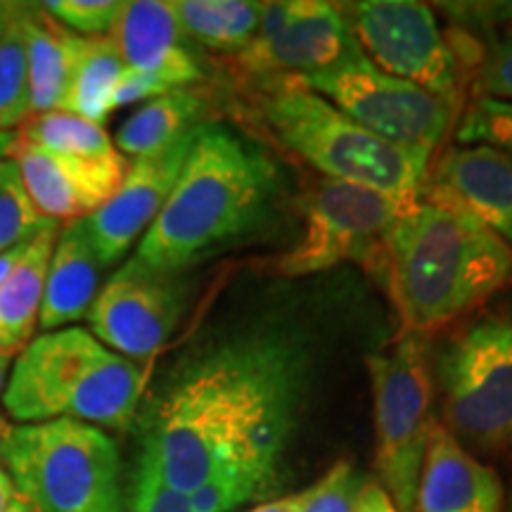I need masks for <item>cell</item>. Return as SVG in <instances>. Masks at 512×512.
<instances>
[{
	"instance_id": "1",
	"label": "cell",
	"mask_w": 512,
	"mask_h": 512,
	"mask_svg": "<svg viewBox=\"0 0 512 512\" xmlns=\"http://www.w3.org/2000/svg\"><path fill=\"white\" fill-rule=\"evenodd\" d=\"M306 358L299 339L273 330L226 339L190 358L152 406L140 458L183 494L228 475L256 498L268 496L278 482Z\"/></svg>"
},
{
	"instance_id": "2",
	"label": "cell",
	"mask_w": 512,
	"mask_h": 512,
	"mask_svg": "<svg viewBox=\"0 0 512 512\" xmlns=\"http://www.w3.org/2000/svg\"><path fill=\"white\" fill-rule=\"evenodd\" d=\"M382 264L403 328L413 335L444 328L512 285V249L430 183L396 216Z\"/></svg>"
},
{
	"instance_id": "3",
	"label": "cell",
	"mask_w": 512,
	"mask_h": 512,
	"mask_svg": "<svg viewBox=\"0 0 512 512\" xmlns=\"http://www.w3.org/2000/svg\"><path fill=\"white\" fill-rule=\"evenodd\" d=\"M278 188V166L264 147L221 124H200L136 259L157 271L183 273L264 226Z\"/></svg>"
},
{
	"instance_id": "4",
	"label": "cell",
	"mask_w": 512,
	"mask_h": 512,
	"mask_svg": "<svg viewBox=\"0 0 512 512\" xmlns=\"http://www.w3.org/2000/svg\"><path fill=\"white\" fill-rule=\"evenodd\" d=\"M147 373L131 358L107 349L93 332H43L19 351L3 406L24 425L79 420L128 430L136 420Z\"/></svg>"
},
{
	"instance_id": "5",
	"label": "cell",
	"mask_w": 512,
	"mask_h": 512,
	"mask_svg": "<svg viewBox=\"0 0 512 512\" xmlns=\"http://www.w3.org/2000/svg\"><path fill=\"white\" fill-rule=\"evenodd\" d=\"M261 114L273 136L325 178L380 192L401 207L425 188L430 152L375 136L294 76L261 100Z\"/></svg>"
},
{
	"instance_id": "6",
	"label": "cell",
	"mask_w": 512,
	"mask_h": 512,
	"mask_svg": "<svg viewBox=\"0 0 512 512\" xmlns=\"http://www.w3.org/2000/svg\"><path fill=\"white\" fill-rule=\"evenodd\" d=\"M0 460L41 512H126L121 460L114 439L79 420L10 427Z\"/></svg>"
},
{
	"instance_id": "7",
	"label": "cell",
	"mask_w": 512,
	"mask_h": 512,
	"mask_svg": "<svg viewBox=\"0 0 512 512\" xmlns=\"http://www.w3.org/2000/svg\"><path fill=\"white\" fill-rule=\"evenodd\" d=\"M375 399V467L396 508L413 512L432 420V375L422 335L403 332L368 356Z\"/></svg>"
},
{
	"instance_id": "8",
	"label": "cell",
	"mask_w": 512,
	"mask_h": 512,
	"mask_svg": "<svg viewBox=\"0 0 512 512\" xmlns=\"http://www.w3.org/2000/svg\"><path fill=\"white\" fill-rule=\"evenodd\" d=\"M446 430L486 451L512 446V313L486 316L439 349Z\"/></svg>"
},
{
	"instance_id": "9",
	"label": "cell",
	"mask_w": 512,
	"mask_h": 512,
	"mask_svg": "<svg viewBox=\"0 0 512 512\" xmlns=\"http://www.w3.org/2000/svg\"><path fill=\"white\" fill-rule=\"evenodd\" d=\"M294 79L375 136L430 155L458 114L439 95L377 69L358 46L323 72Z\"/></svg>"
},
{
	"instance_id": "10",
	"label": "cell",
	"mask_w": 512,
	"mask_h": 512,
	"mask_svg": "<svg viewBox=\"0 0 512 512\" xmlns=\"http://www.w3.org/2000/svg\"><path fill=\"white\" fill-rule=\"evenodd\" d=\"M339 8L356 46L377 69L458 107L460 60L427 5L413 0H361Z\"/></svg>"
},
{
	"instance_id": "11",
	"label": "cell",
	"mask_w": 512,
	"mask_h": 512,
	"mask_svg": "<svg viewBox=\"0 0 512 512\" xmlns=\"http://www.w3.org/2000/svg\"><path fill=\"white\" fill-rule=\"evenodd\" d=\"M403 207L380 192L323 178L304 209V233L280 256L275 271L302 278L347 261L370 264L384 254L389 230Z\"/></svg>"
},
{
	"instance_id": "12",
	"label": "cell",
	"mask_w": 512,
	"mask_h": 512,
	"mask_svg": "<svg viewBox=\"0 0 512 512\" xmlns=\"http://www.w3.org/2000/svg\"><path fill=\"white\" fill-rule=\"evenodd\" d=\"M188 302L183 273L157 271L136 256L102 285L88 311L93 335L126 358H147L174 335Z\"/></svg>"
},
{
	"instance_id": "13",
	"label": "cell",
	"mask_w": 512,
	"mask_h": 512,
	"mask_svg": "<svg viewBox=\"0 0 512 512\" xmlns=\"http://www.w3.org/2000/svg\"><path fill=\"white\" fill-rule=\"evenodd\" d=\"M356 48L342 8L323 0L261 3L259 29L238 53V64L252 74L323 72Z\"/></svg>"
},
{
	"instance_id": "14",
	"label": "cell",
	"mask_w": 512,
	"mask_h": 512,
	"mask_svg": "<svg viewBox=\"0 0 512 512\" xmlns=\"http://www.w3.org/2000/svg\"><path fill=\"white\" fill-rule=\"evenodd\" d=\"M195 131L155 155L133 159L117 192L88 216V233L102 266L107 268L124 259L128 249L143 238L157 219L178 181Z\"/></svg>"
},
{
	"instance_id": "15",
	"label": "cell",
	"mask_w": 512,
	"mask_h": 512,
	"mask_svg": "<svg viewBox=\"0 0 512 512\" xmlns=\"http://www.w3.org/2000/svg\"><path fill=\"white\" fill-rule=\"evenodd\" d=\"M24 190L38 214L60 223H74L95 214L117 192L126 176L124 155L114 159L64 157L41 147L19 143L12 157Z\"/></svg>"
},
{
	"instance_id": "16",
	"label": "cell",
	"mask_w": 512,
	"mask_h": 512,
	"mask_svg": "<svg viewBox=\"0 0 512 512\" xmlns=\"http://www.w3.org/2000/svg\"><path fill=\"white\" fill-rule=\"evenodd\" d=\"M126 69L155 76L171 91L202 79V69L188 48V36L174 12V3L131 0L110 31Z\"/></svg>"
},
{
	"instance_id": "17",
	"label": "cell",
	"mask_w": 512,
	"mask_h": 512,
	"mask_svg": "<svg viewBox=\"0 0 512 512\" xmlns=\"http://www.w3.org/2000/svg\"><path fill=\"white\" fill-rule=\"evenodd\" d=\"M503 484L460 441L434 422L413 512H501Z\"/></svg>"
},
{
	"instance_id": "18",
	"label": "cell",
	"mask_w": 512,
	"mask_h": 512,
	"mask_svg": "<svg viewBox=\"0 0 512 512\" xmlns=\"http://www.w3.org/2000/svg\"><path fill=\"white\" fill-rule=\"evenodd\" d=\"M430 185L446 192L512 249V157L486 145L451 147Z\"/></svg>"
},
{
	"instance_id": "19",
	"label": "cell",
	"mask_w": 512,
	"mask_h": 512,
	"mask_svg": "<svg viewBox=\"0 0 512 512\" xmlns=\"http://www.w3.org/2000/svg\"><path fill=\"white\" fill-rule=\"evenodd\" d=\"M102 268L86 219L67 223L50 254L38 328L50 332L86 318L100 292Z\"/></svg>"
},
{
	"instance_id": "20",
	"label": "cell",
	"mask_w": 512,
	"mask_h": 512,
	"mask_svg": "<svg viewBox=\"0 0 512 512\" xmlns=\"http://www.w3.org/2000/svg\"><path fill=\"white\" fill-rule=\"evenodd\" d=\"M19 29L27 55L31 117L62 110L72 76L76 34L64 29L43 3H24Z\"/></svg>"
},
{
	"instance_id": "21",
	"label": "cell",
	"mask_w": 512,
	"mask_h": 512,
	"mask_svg": "<svg viewBox=\"0 0 512 512\" xmlns=\"http://www.w3.org/2000/svg\"><path fill=\"white\" fill-rule=\"evenodd\" d=\"M57 233L60 228L53 226L36 235L8 280L0 285V349L15 356L34 339Z\"/></svg>"
},
{
	"instance_id": "22",
	"label": "cell",
	"mask_w": 512,
	"mask_h": 512,
	"mask_svg": "<svg viewBox=\"0 0 512 512\" xmlns=\"http://www.w3.org/2000/svg\"><path fill=\"white\" fill-rule=\"evenodd\" d=\"M204 100L190 88H176L159 98L143 102L128 117L114 138L119 152L128 157L155 155L200 126Z\"/></svg>"
},
{
	"instance_id": "23",
	"label": "cell",
	"mask_w": 512,
	"mask_h": 512,
	"mask_svg": "<svg viewBox=\"0 0 512 512\" xmlns=\"http://www.w3.org/2000/svg\"><path fill=\"white\" fill-rule=\"evenodd\" d=\"M126 72L110 36H76L72 76L62 110L102 126L112 112L114 88Z\"/></svg>"
},
{
	"instance_id": "24",
	"label": "cell",
	"mask_w": 512,
	"mask_h": 512,
	"mask_svg": "<svg viewBox=\"0 0 512 512\" xmlns=\"http://www.w3.org/2000/svg\"><path fill=\"white\" fill-rule=\"evenodd\" d=\"M174 12L188 41L219 53H242L259 29L261 3L249 0H178Z\"/></svg>"
},
{
	"instance_id": "25",
	"label": "cell",
	"mask_w": 512,
	"mask_h": 512,
	"mask_svg": "<svg viewBox=\"0 0 512 512\" xmlns=\"http://www.w3.org/2000/svg\"><path fill=\"white\" fill-rule=\"evenodd\" d=\"M17 138L19 143L41 147V150L64 157L102 162V159L121 155L105 128L64 110L36 114L24 124L22 131H17Z\"/></svg>"
},
{
	"instance_id": "26",
	"label": "cell",
	"mask_w": 512,
	"mask_h": 512,
	"mask_svg": "<svg viewBox=\"0 0 512 512\" xmlns=\"http://www.w3.org/2000/svg\"><path fill=\"white\" fill-rule=\"evenodd\" d=\"M19 15L0 36V131H15L31 119L27 55Z\"/></svg>"
},
{
	"instance_id": "27",
	"label": "cell",
	"mask_w": 512,
	"mask_h": 512,
	"mask_svg": "<svg viewBox=\"0 0 512 512\" xmlns=\"http://www.w3.org/2000/svg\"><path fill=\"white\" fill-rule=\"evenodd\" d=\"M53 226L57 223L38 214L31 204L15 159H5L0 164V254Z\"/></svg>"
},
{
	"instance_id": "28",
	"label": "cell",
	"mask_w": 512,
	"mask_h": 512,
	"mask_svg": "<svg viewBox=\"0 0 512 512\" xmlns=\"http://www.w3.org/2000/svg\"><path fill=\"white\" fill-rule=\"evenodd\" d=\"M456 138L465 145H486L512 157V102L477 98L460 117Z\"/></svg>"
},
{
	"instance_id": "29",
	"label": "cell",
	"mask_w": 512,
	"mask_h": 512,
	"mask_svg": "<svg viewBox=\"0 0 512 512\" xmlns=\"http://www.w3.org/2000/svg\"><path fill=\"white\" fill-rule=\"evenodd\" d=\"M50 15L76 36H110L124 3L117 0H48L43 3Z\"/></svg>"
},
{
	"instance_id": "30",
	"label": "cell",
	"mask_w": 512,
	"mask_h": 512,
	"mask_svg": "<svg viewBox=\"0 0 512 512\" xmlns=\"http://www.w3.org/2000/svg\"><path fill=\"white\" fill-rule=\"evenodd\" d=\"M131 512H195L190 496L171 486L147 460H138L133 477Z\"/></svg>"
},
{
	"instance_id": "31",
	"label": "cell",
	"mask_w": 512,
	"mask_h": 512,
	"mask_svg": "<svg viewBox=\"0 0 512 512\" xmlns=\"http://www.w3.org/2000/svg\"><path fill=\"white\" fill-rule=\"evenodd\" d=\"M361 484L356 467L342 460L323 479L311 484V496L302 512H354Z\"/></svg>"
},
{
	"instance_id": "32",
	"label": "cell",
	"mask_w": 512,
	"mask_h": 512,
	"mask_svg": "<svg viewBox=\"0 0 512 512\" xmlns=\"http://www.w3.org/2000/svg\"><path fill=\"white\" fill-rule=\"evenodd\" d=\"M479 98H494L512 102V36L498 38L486 50L477 72Z\"/></svg>"
},
{
	"instance_id": "33",
	"label": "cell",
	"mask_w": 512,
	"mask_h": 512,
	"mask_svg": "<svg viewBox=\"0 0 512 512\" xmlns=\"http://www.w3.org/2000/svg\"><path fill=\"white\" fill-rule=\"evenodd\" d=\"M171 88L164 86L162 81L155 79V76L136 72V69H126L121 74V79L114 88L112 95V110H119V107L136 105V102H150L159 98V95L169 93Z\"/></svg>"
},
{
	"instance_id": "34",
	"label": "cell",
	"mask_w": 512,
	"mask_h": 512,
	"mask_svg": "<svg viewBox=\"0 0 512 512\" xmlns=\"http://www.w3.org/2000/svg\"><path fill=\"white\" fill-rule=\"evenodd\" d=\"M354 512H401L377 482H363L358 489Z\"/></svg>"
},
{
	"instance_id": "35",
	"label": "cell",
	"mask_w": 512,
	"mask_h": 512,
	"mask_svg": "<svg viewBox=\"0 0 512 512\" xmlns=\"http://www.w3.org/2000/svg\"><path fill=\"white\" fill-rule=\"evenodd\" d=\"M311 496V486L304 491H297V494H290L285 498H278V501H268L264 505H256V508L247 512H302L306 501Z\"/></svg>"
},
{
	"instance_id": "36",
	"label": "cell",
	"mask_w": 512,
	"mask_h": 512,
	"mask_svg": "<svg viewBox=\"0 0 512 512\" xmlns=\"http://www.w3.org/2000/svg\"><path fill=\"white\" fill-rule=\"evenodd\" d=\"M29 242H22V245L12 247V249H8V252L0 254V285H3L5 280H8V275L12 273V268L19 264V259H22L24 252H27Z\"/></svg>"
},
{
	"instance_id": "37",
	"label": "cell",
	"mask_w": 512,
	"mask_h": 512,
	"mask_svg": "<svg viewBox=\"0 0 512 512\" xmlns=\"http://www.w3.org/2000/svg\"><path fill=\"white\" fill-rule=\"evenodd\" d=\"M17 494V486L12 482V477L8 475L3 465H0V512H8L12 498Z\"/></svg>"
},
{
	"instance_id": "38",
	"label": "cell",
	"mask_w": 512,
	"mask_h": 512,
	"mask_svg": "<svg viewBox=\"0 0 512 512\" xmlns=\"http://www.w3.org/2000/svg\"><path fill=\"white\" fill-rule=\"evenodd\" d=\"M22 5L24 3H15V0H0V36L15 22L19 12H22Z\"/></svg>"
},
{
	"instance_id": "39",
	"label": "cell",
	"mask_w": 512,
	"mask_h": 512,
	"mask_svg": "<svg viewBox=\"0 0 512 512\" xmlns=\"http://www.w3.org/2000/svg\"><path fill=\"white\" fill-rule=\"evenodd\" d=\"M17 145V131H0V164L12 157Z\"/></svg>"
},
{
	"instance_id": "40",
	"label": "cell",
	"mask_w": 512,
	"mask_h": 512,
	"mask_svg": "<svg viewBox=\"0 0 512 512\" xmlns=\"http://www.w3.org/2000/svg\"><path fill=\"white\" fill-rule=\"evenodd\" d=\"M8 512H41V510H38L36 503H31L27 496L19 494V491H17L15 498H12Z\"/></svg>"
},
{
	"instance_id": "41",
	"label": "cell",
	"mask_w": 512,
	"mask_h": 512,
	"mask_svg": "<svg viewBox=\"0 0 512 512\" xmlns=\"http://www.w3.org/2000/svg\"><path fill=\"white\" fill-rule=\"evenodd\" d=\"M12 358H15V354H10V351L0 349V392L5 389V380H8V370L12 366Z\"/></svg>"
},
{
	"instance_id": "42",
	"label": "cell",
	"mask_w": 512,
	"mask_h": 512,
	"mask_svg": "<svg viewBox=\"0 0 512 512\" xmlns=\"http://www.w3.org/2000/svg\"><path fill=\"white\" fill-rule=\"evenodd\" d=\"M10 432V425H8V420L3 418V413H0V441H3V437L5 434Z\"/></svg>"
}]
</instances>
